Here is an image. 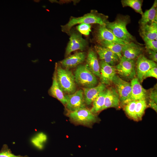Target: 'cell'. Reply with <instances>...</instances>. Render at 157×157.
<instances>
[{"label":"cell","instance_id":"obj_13","mask_svg":"<svg viewBox=\"0 0 157 157\" xmlns=\"http://www.w3.org/2000/svg\"><path fill=\"white\" fill-rule=\"evenodd\" d=\"M96 38L98 42L108 41L122 45L126 43L116 37L111 31L106 28L105 25H99L97 31Z\"/></svg>","mask_w":157,"mask_h":157},{"label":"cell","instance_id":"obj_20","mask_svg":"<svg viewBox=\"0 0 157 157\" xmlns=\"http://www.w3.org/2000/svg\"><path fill=\"white\" fill-rule=\"evenodd\" d=\"M157 23V1L155 0L149 9L146 10L142 15L139 23L140 26L152 23Z\"/></svg>","mask_w":157,"mask_h":157},{"label":"cell","instance_id":"obj_6","mask_svg":"<svg viewBox=\"0 0 157 157\" xmlns=\"http://www.w3.org/2000/svg\"><path fill=\"white\" fill-rule=\"evenodd\" d=\"M115 67L116 72L122 79L131 80L135 78L136 73L134 60L127 58L122 56Z\"/></svg>","mask_w":157,"mask_h":157},{"label":"cell","instance_id":"obj_10","mask_svg":"<svg viewBox=\"0 0 157 157\" xmlns=\"http://www.w3.org/2000/svg\"><path fill=\"white\" fill-rule=\"evenodd\" d=\"M100 76L99 78L101 83L106 85H110L112 83L114 76L116 74L115 66L109 65L103 60L99 63Z\"/></svg>","mask_w":157,"mask_h":157},{"label":"cell","instance_id":"obj_9","mask_svg":"<svg viewBox=\"0 0 157 157\" xmlns=\"http://www.w3.org/2000/svg\"><path fill=\"white\" fill-rule=\"evenodd\" d=\"M156 67V62L147 59L142 54L138 57L135 63V69L137 78L140 83L142 82L145 74L151 69Z\"/></svg>","mask_w":157,"mask_h":157},{"label":"cell","instance_id":"obj_17","mask_svg":"<svg viewBox=\"0 0 157 157\" xmlns=\"http://www.w3.org/2000/svg\"><path fill=\"white\" fill-rule=\"evenodd\" d=\"M86 57L85 52H78L61 61L60 63L66 69H69L82 63L85 60Z\"/></svg>","mask_w":157,"mask_h":157},{"label":"cell","instance_id":"obj_18","mask_svg":"<svg viewBox=\"0 0 157 157\" xmlns=\"http://www.w3.org/2000/svg\"><path fill=\"white\" fill-rule=\"evenodd\" d=\"M142 51L139 45L132 42L123 46L122 54L126 58L134 60L142 54Z\"/></svg>","mask_w":157,"mask_h":157},{"label":"cell","instance_id":"obj_32","mask_svg":"<svg viewBox=\"0 0 157 157\" xmlns=\"http://www.w3.org/2000/svg\"><path fill=\"white\" fill-rule=\"evenodd\" d=\"M149 98L151 100L157 104V90L156 88H153L150 91Z\"/></svg>","mask_w":157,"mask_h":157},{"label":"cell","instance_id":"obj_14","mask_svg":"<svg viewBox=\"0 0 157 157\" xmlns=\"http://www.w3.org/2000/svg\"><path fill=\"white\" fill-rule=\"evenodd\" d=\"M94 48L99 58L109 65L114 66L119 61L118 56L108 49L99 45H95Z\"/></svg>","mask_w":157,"mask_h":157},{"label":"cell","instance_id":"obj_8","mask_svg":"<svg viewBox=\"0 0 157 157\" xmlns=\"http://www.w3.org/2000/svg\"><path fill=\"white\" fill-rule=\"evenodd\" d=\"M112 83L119 95L120 102L124 103L130 96L131 90V83L116 74L113 78Z\"/></svg>","mask_w":157,"mask_h":157},{"label":"cell","instance_id":"obj_5","mask_svg":"<svg viewBox=\"0 0 157 157\" xmlns=\"http://www.w3.org/2000/svg\"><path fill=\"white\" fill-rule=\"evenodd\" d=\"M67 114L70 121L76 125L90 127L98 121L95 114L86 108L73 111H68Z\"/></svg>","mask_w":157,"mask_h":157},{"label":"cell","instance_id":"obj_7","mask_svg":"<svg viewBox=\"0 0 157 157\" xmlns=\"http://www.w3.org/2000/svg\"><path fill=\"white\" fill-rule=\"evenodd\" d=\"M67 102L65 105L68 111H73L86 108L83 91L80 89L70 94L65 95Z\"/></svg>","mask_w":157,"mask_h":157},{"label":"cell","instance_id":"obj_31","mask_svg":"<svg viewBox=\"0 0 157 157\" xmlns=\"http://www.w3.org/2000/svg\"><path fill=\"white\" fill-rule=\"evenodd\" d=\"M0 157H25L20 156H16L8 150H6L0 152Z\"/></svg>","mask_w":157,"mask_h":157},{"label":"cell","instance_id":"obj_29","mask_svg":"<svg viewBox=\"0 0 157 157\" xmlns=\"http://www.w3.org/2000/svg\"><path fill=\"white\" fill-rule=\"evenodd\" d=\"M90 24H81L77 27L78 30L82 34L88 35L91 31Z\"/></svg>","mask_w":157,"mask_h":157},{"label":"cell","instance_id":"obj_4","mask_svg":"<svg viewBox=\"0 0 157 157\" xmlns=\"http://www.w3.org/2000/svg\"><path fill=\"white\" fill-rule=\"evenodd\" d=\"M74 76L76 83L84 88L93 87L97 84L96 76L86 65L78 66L74 72Z\"/></svg>","mask_w":157,"mask_h":157},{"label":"cell","instance_id":"obj_22","mask_svg":"<svg viewBox=\"0 0 157 157\" xmlns=\"http://www.w3.org/2000/svg\"><path fill=\"white\" fill-rule=\"evenodd\" d=\"M52 78V84L49 90V94L52 96L58 99L62 104L65 106L67 101L63 92L60 89L58 83L55 71Z\"/></svg>","mask_w":157,"mask_h":157},{"label":"cell","instance_id":"obj_27","mask_svg":"<svg viewBox=\"0 0 157 157\" xmlns=\"http://www.w3.org/2000/svg\"><path fill=\"white\" fill-rule=\"evenodd\" d=\"M136 101H130L126 104L124 107V110L127 115L134 120L137 121L138 119L135 113V107Z\"/></svg>","mask_w":157,"mask_h":157},{"label":"cell","instance_id":"obj_19","mask_svg":"<svg viewBox=\"0 0 157 157\" xmlns=\"http://www.w3.org/2000/svg\"><path fill=\"white\" fill-rule=\"evenodd\" d=\"M85 65L96 76L99 78V64L96 53L92 49H90L88 51Z\"/></svg>","mask_w":157,"mask_h":157},{"label":"cell","instance_id":"obj_25","mask_svg":"<svg viewBox=\"0 0 157 157\" xmlns=\"http://www.w3.org/2000/svg\"><path fill=\"white\" fill-rule=\"evenodd\" d=\"M143 1L140 0H122L121 2L123 7L131 8L137 13L142 15L143 12L142 8Z\"/></svg>","mask_w":157,"mask_h":157},{"label":"cell","instance_id":"obj_12","mask_svg":"<svg viewBox=\"0 0 157 157\" xmlns=\"http://www.w3.org/2000/svg\"><path fill=\"white\" fill-rule=\"evenodd\" d=\"M65 51L66 56L78 50H83L87 45V41L79 34L76 33H71Z\"/></svg>","mask_w":157,"mask_h":157},{"label":"cell","instance_id":"obj_21","mask_svg":"<svg viewBox=\"0 0 157 157\" xmlns=\"http://www.w3.org/2000/svg\"><path fill=\"white\" fill-rule=\"evenodd\" d=\"M140 33L142 37L157 40V23L153 22L140 26Z\"/></svg>","mask_w":157,"mask_h":157},{"label":"cell","instance_id":"obj_24","mask_svg":"<svg viewBox=\"0 0 157 157\" xmlns=\"http://www.w3.org/2000/svg\"><path fill=\"white\" fill-rule=\"evenodd\" d=\"M101 46L107 48L116 54L119 59L122 56V49L123 45L108 41H102L99 42Z\"/></svg>","mask_w":157,"mask_h":157},{"label":"cell","instance_id":"obj_15","mask_svg":"<svg viewBox=\"0 0 157 157\" xmlns=\"http://www.w3.org/2000/svg\"><path fill=\"white\" fill-rule=\"evenodd\" d=\"M106 87L105 85L101 83L93 87L83 88V90L86 104L91 105L100 93L106 89Z\"/></svg>","mask_w":157,"mask_h":157},{"label":"cell","instance_id":"obj_11","mask_svg":"<svg viewBox=\"0 0 157 157\" xmlns=\"http://www.w3.org/2000/svg\"><path fill=\"white\" fill-rule=\"evenodd\" d=\"M130 83L131 90L130 96L123 104H126L133 101L145 100L147 91L141 85L138 78L135 77L132 79Z\"/></svg>","mask_w":157,"mask_h":157},{"label":"cell","instance_id":"obj_26","mask_svg":"<svg viewBox=\"0 0 157 157\" xmlns=\"http://www.w3.org/2000/svg\"><path fill=\"white\" fill-rule=\"evenodd\" d=\"M147 107L145 100H141L136 101L135 111L138 120L141 119Z\"/></svg>","mask_w":157,"mask_h":157},{"label":"cell","instance_id":"obj_30","mask_svg":"<svg viewBox=\"0 0 157 157\" xmlns=\"http://www.w3.org/2000/svg\"><path fill=\"white\" fill-rule=\"evenodd\" d=\"M148 77H153L157 78V67H154L148 70L144 74L143 80Z\"/></svg>","mask_w":157,"mask_h":157},{"label":"cell","instance_id":"obj_34","mask_svg":"<svg viewBox=\"0 0 157 157\" xmlns=\"http://www.w3.org/2000/svg\"><path fill=\"white\" fill-rule=\"evenodd\" d=\"M149 106L151 108L154 109L155 111H157V105L154 101L150 100L149 103Z\"/></svg>","mask_w":157,"mask_h":157},{"label":"cell","instance_id":"obj_28","mask_svg":"<svg viewBox=\"0 0 157 157\" xmlns=\"http://www.w3.org/2000/svg\"><path fill=\"white\" fill-rule=\"evenodd\" d=\"M142 38L144 42L147 50H150L157 52V40H150L145 37Z\"/></svg>","mask_w":157,"mask_h":157},{"label":"cell","instance_id":"obj_3","mask_svg":"<svg viewBox=\"0 0 157 157\" xmlns=\"http://www.w3.org/2000/svg\"><path fill=\"white\" fill-rule=\"evenodd\" d=\"M106 17L104 15L93 11L81 17H71L67 24L61 26L62 30V31L67 34H70L71 28L74 26L78 24H95L100 25H106L107 22Z\"/></svg>","mask_w":157,"mask_h":157},{"label":"cell","instance_id":"obj_1","mask_svg":"<svg viewBox=\"0 0 157 157\" xmlns=\"http://www.w3.org/2000/svg\"><path fill=\"white\" fill-rule=\"evenodd\" d=\"M129 22L130 18L128 15H119L114 21L107 22L105 25L116 37L125 43H128L135 40L134 37L126 28V25Z\"/></svg>","mask_w":157,"mask_h":157},{"label":"cell","instance_id":"obj_33","mask_svg":"<svg viewBox=\"0 0 157 157\" xmlns=\"http://www.w3.org/2000/svg\"><path fill=\"white\" fill-rule=\"evenodd\" d=\"M149 55V57L150 60L155 62H157V53L153 51L150 50H147Z\"/></svg>","mask_w":157,"mask_h":157},{"label":"cell","instance_id":"obj_16","mask_svg":"<svg viewBox=\"0 0 157 157\" xmlns=\"http://www.w3.org/2000/svg\"><path fill=\"white\" fill-rule=\"evenodd\" d=\"M120 102L119 95L115 89L110 87L106 90L105 103L102 110L109 108H117Z\"/></svg>","mask_w":157,"mask_h":157},{"label":"cell","instance_id":"obj_2","mask_svg":"<svg viewBox=\"0 0 157 157\" xmlns=\"http://www.w3.org/2000/svg\"><path fill=\"white\" fill-rule=\"evenodd\" d=\"M55 71L57 81L63 93L70 94L76 91V86L74 75L69 69H63L57 63Z\"/></svg>","mask_w":157,"mask_h":157},{"label":"cell","instance_id":"obj_23","mask_svg":"<svg viewBox=\"0 0 157 157\" xmlns=\"http://www.w3.org/2000/svg\"><path fill=\"white\" fill-rule=\"evenodd\" d=\"M106 90L100 93L92 102V106L90 110L95 114L102 111L105 103Z\"/></svg>","mask_w":157,"mask_h":157}]
</instances>
